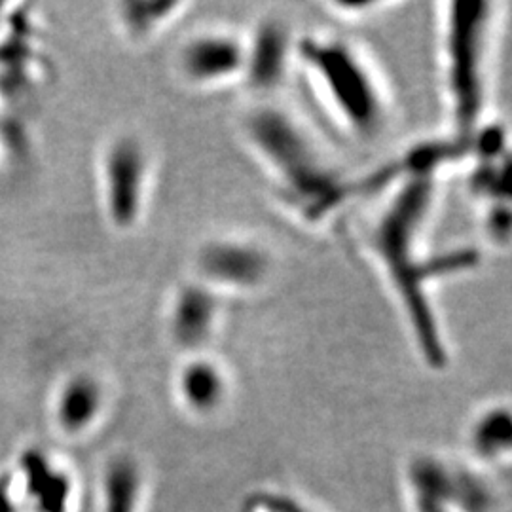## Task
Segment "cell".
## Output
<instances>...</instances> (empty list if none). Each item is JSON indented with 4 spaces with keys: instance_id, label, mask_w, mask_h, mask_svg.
Segmentation results:
<instances>
[{
    "instance_id": "1",
    "label": "cell",
    "mask_w": 512,
    "mask_h": 512,
    "mask_svg": "<svg viewBox=\"0 0 512 512\" xmlns=\"http://www.w3.org/2000/svg\"><path fill=\"white\" fill-rule=\"evenodd\" d=\"M431 186L433 184L427 175L410 181L397 196V200L391 203L374 241L403 294L410 321L418 332L421 348L431 361L439 363L444 353L440 346L439 330L435 327V319L423 296V283L429 274H433V270L427 262L414 258V238L418 234V224L429 205Z\"/></svg>"
},
{
    "instance_id": "2",
    "label": "cell",
    "mask_w": 512,
    "mask_h": 512,
    "mask_svg": "<svg viewBox=\"0 0 512 512\" xmlns=\"http://www.w3.org/2000/svg\"><path fill=\"white\" fill-rule=\"evenodd\" d=\"M251 135L272 162L287 194L304 211H323L344 194V186L321 164L310 141L279 112H260L251 120Z\"/></svg>"
},
{
    "instance_id": "3",
    "label": "cell",
    "mask_w": 512,
    "mask_h": 512,
    "mask_svg": "<svg viewBox=\"0 0 512 512\" xmlns=\"http://www.w3.org/2000/svg\"><path fill=\"white\" fill-rule=\"evenodd\" d=\"M302 55L344 124L366 135L380 128L384 120V97L376 78L348 44L338 40H308Z\"/></svg>"
},
{
    "instance_id": "4",
    "label": "cell",
    "mask_w": 512,
    "mask_h": 512,
    "mask_svg": "<svg viewBox=\"0 0 512 512\" xmlns=\"http://www.w3.org/2000/svg\"><path fill=\"white\" fill-rule=\"evenodd\" d=\"M490 4H454L448 19V82L459 126L469 133L482 107V67Z\"/></svg>"
},
{
    "instance_id": "5",
    "label": "cell",
    "mask_w": 512,
    "mask_h": 512,
    "mask_svg": "<svg viewBox=\"0 0 512 512\" xmlns=\"http://www.w3.org/2000/svg\"><path fill=\"white\" fill-rule=\"evenodd\" d=\"M145 188V160L135 143H120L109 160V202L114 219L129 224L139 215Z\"/></svg>"
},
{
    "instance_id": "6",
    "label": "cell",
    "mask_w": 512,
    "mask_h": 512,
    "mask_svg": "<svg viewBox=\"0 0 512 512\" xmlns=\"http://www.w3.org/2000/svg\"><path fill=\"white\" fill-rule=\"evenodd\" d=\"M247 65L241 44L224 35H205L192 40L183 52V69L196 82H220Z\"/></svg>"
},
{
    "instance_id": "7",
    "label": "cell",
    "mask_w": 512,
    "mask_h": 512,
    "mask_svg": "<svg viewBox=\"0 0 512 512\" xmlns=\"http://www.w3.org/2000/svg\"><path fill=\"white\" fill-rule=\"evenodd\" d=\"M203 270L220 283L249 287L266 272V258L255 247L239 243L213 245L203 255Z\"/></svg>"
},
{
    "instance_id": "8",
    "label": "cell",
    "mask_w": 512,
    "mask_h": 512,
    "mask_svg": "<svg viewBox=\"0 0 512 512\" xmlns=\"http://www.w3.org/2000/svg\"><path fill=\"white\" fill-rule=\"evenodd\" d=\"M215 298L200 287H190L181 293L173 311L175 336L188 346L207 338L215 321Z\"/></svg>"
},
{
    "instance_id": "9",
    "label": "cell",
    "mask_w": 512,
    "mask_h": 512,
    "mask_svg": "<svg viewBox=\"0 0 512 512\" xmlns=\"http://www.w3.org/2000/svg\"><path fill=\"white\" fill-rule=\"evenodd\" d=\"M181 387L188 403L194 408L205 410L219 403L224 382L215 366L198 361L184 370Z\"/></svg>"
},
{
    "instance_id": "10",
    "label": "cell",
    "mask_w": 512,
    "mask_h": 512,
    "mask_svg": "<svg viewBox=\"0 0 512 512\" xmlns=\"http://www.w3.org/2000/svg\"><path fill=\"white\" fill-rule=\"evenodd\" d=\"M283 57H285V42L281 38L279 29L274 27L266 29L256 44L253 59L247 61L256 84L260 86L274 84L283 69Z\"/></svg>"
},
{
    "instance_id": "11",
    "label": "cell",
    "mask_w": 512,
    "mask_h": 512,
    "mask_svg": "<svg viewBox=\"0 0 512 512\" xmlns=\"http://www.w3.org/2000/svg\"><path fill=\"white\" fill-rule=\"evenodd\" d=\"M97 404V391L88 382H76L69 387L63 399V418L74 427L82 425L84 421L92 418L93 410ZM71 425V427H73Z\"/></svg>"
},
{
    "instance_id": "12",
    "label": "cell",
    "mask_w": 512,
    "mask_h": 512,
    "mask_svg": "<svg viewBox=\"0 0 512 512\" xmlns=\"http://www.w3.org/2000/svg\"><path fill=\"white\" fill-rule=\"evenodd\" d=\"M501 420V416L499 414H494V416H490L488 420L482 423V427H480V431H478V435H476V439H478V444L480 446H484V448H495V446H499L501 442L507 446L509 444V420H507V416Z\"/></svg>"
}]
</instances>
